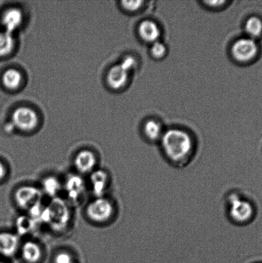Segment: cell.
I'll use <instances>...</instances> for the list:
<instances>
[{
	"label": "cell",
	"instance_id": "obj_1",
	"mask_svg": "<svg viewBox=\"0 0 262 263\" xmlns=\"http://www.w3.org/2000/svg\"><path fill=\"white\" fill-rule=\"evenodd\" d=\"M160 140L164 153L172 163L181 165L189 161L194 144L191 137L186 132L169 130L163 134Z\"/></svg>",
	"mask_w": 262,
	"mask_h": 263
},
{
	"label": "cell",
	"instance_id": "obj_2",
	"mask_svg": "<svg viewBox=\"0 0 262 263\" xmlns=\"http://www.w3.org/2000/svg\"><path fill=\"white\" fill-rule=\"evenodd\" d=\"M71 217L70 209L67 202L57 197L52 198L45 206L40 223L50 226L53 230L61 231L68 227Z\"/></svg>",
	"mask_w": 262,
	"mask_h": 263
},
{
	"label": "cell",
	"instance_id": "obj_3",
	"mask_svg": "<svg viewBox=\"0 0 262 263\" xmlns=\"http://www.w3.org/2000/svg\"><path fill=\"white\" fill-rule=\"evenodd\" d=\"M114 213V203L106 196L95 198L86 208L87 218L94 223H106L111 220Z\"/></svg>",
	"mask_w": 262,
	"mask_h": 263
},
{
	"label": "cell",
	"instance_id": "obj_4",
	"mask_svg": "<svg viewBox=\"0 0 262 263\" xmlns=\"http://www.w3.org/2000/svg\"><path fill=\"white\" fill-rule=\"evenodd\" d=\"M229 216L233 221L237 223H246L252 220L255 210L249 201L241 198L236 193L228 197Z\"/></svg>",
	"mask_w": 262,
	"mask_h": 263
},
{
	"label": "cell",
	"instance_id": "obj_5",
	"mask_svg": "<svg viewBox=\"0 0 262 263\" xmlns=\"http://www.w3.org/2000/svg\"><path fill=\"white\" fill-rule=\"evenodd\" d=\"M43 195L41 188L32 185H22L15 190V204L22 210L28 211L35 203L41 201Z\"/></svg>",
	"mask_w": 262,
	"mask_h": 263
},
{
	"label": "cell",
	"instance_id": "obj_6",
	"mask_svg": "<svg viewBox=\"0 0 262 263\" xmlns=\"http://www.w3.org/2000/svg\"><path fill=\"white\" fill-rule=\"evenodd\" d=\"M257 53V44L251 38L240 39L232 46V54L233 58L240 63H248L253 60Z\"/></svg>",
	"mask_w": 262,
	"mask_h": 263
},
{
	"label": "cell",
	"instance_id": "obj_7",
	"mask_svg": "<svg viewBox=\"0 0 262 263\" xmlns=\"http://www.w3.org/2000/svg\"><path fill=\"white\" fill-rule=\"evenodd\" d=\"M63 191L67 199L74 203H78L86 193V182L81 175H69L63 183Z\"/></svg>",
	"mask_w": 262,
	"mask_h": 263
},
{
	"label": "cell",
	"instance_id": "obj_8",
	"mask_svg": "<svg viewBox=\"0 0 262 263\" xmlns=\"http://www.w3.org/2000/svg\"><path fill=\"white\" fill-rule=\"evenodd\" d=\"M37 113L29 107H22L14 110L12 116V123L15 127L23 131H30L37 127Z\"/></svg>",
	"mask_w": 262,
	"mask_h": 263
},
{
	"label": "cell",
	"instance_id": "obj_9",
	"mask_svg": "<svg viewBox=\"0 0 262 263\" xmlns=\"http://www.w3.org/2000/svg\"><path fill=\"white\" fill-rule=\"evenodd\" d=\"M74 166L79 175L91 174L96 169V155L89 149H82L78 152L74 159Z\"/></svg>",
	"mask_w": 262,
	"mask_h": 263
},
{
	"label": "cell",
	"instance_id": "obj_10",
	"mask_svg": "<svg viewBox=\"0 0 262 263\" xmlns=\"http://www.w3.org/2000/svg\"><path fill=\"white\" fill-rule=\"evenodd\" d=\"M89 184L94 197H104L109 185V176L104 170L96 169L90 174Z\"/></svg>",
	"mask_w": 262,
	"mask_h": 263
},
{
	"label": "cell",
	"instance_id": "obj_11",
	"mask_svg": "<svg viewBox=\"0 0 262 263\" xmlns=\"http://www.w3.org/2000/svg\"><path fill=\"white\" fill-rule=\"evenodd\" d=\"M21 247L19 236L10 232L0 233V254L6 257L15 256Z\"/></svg>",
	"mask_w": 262,
	"mask_h": 263
},
{
	"label": "cell",
	"instance_id": "obj_12",
	"mask_svg": "<svg viewBox=\"0 0 262 263\" xmlns=\"http://www.w3.org/2000/svg\"><path fill=\"white\" fill-rule=\"evenodd\" d=\"M21 257L27 263H38L42 259L43 250L37 241L29 239L21 244Z\"/></svg>",
	"mask_w": 262,
	"mask_h": 263
},
{
	"label": "cell",
	"instance_id": "obj_13",
	"mask_svg": "<svg viewBox=\"0 0 262 263\" xmlns=\"http://www.w3.org/2000/svg\"><path fill=\"white\" fill-rule=\"evenodd\" d=\"M23 14L17 8H10L3 14L2 23L5 28V31L12 33L22 25Z\"/></svg>",
	"mask_w": 262,
	"mask_h": 263
},
{
	"label": "cell",
	"instance_id": "obj_14",
	"mask_svg": "<svg viewBox=\"0 0 262 263\" xmlns=\"http://www.w3.org/2000/svg\"><path fill=\"white\" fill-rule=\"evenodd\" d=\"M128 73L120 64L110 68L107 76V82L111 88L119 89L124 87L128 79Z\"/></svg>",
	"mask_w": 262,
	"mask_h": 263
},
{
	"label": "cell",
	"instance_id": "obj_15",
	"mask_svg": "<svg viewBox=\"0 0 262 263\" xmlns=\"http://www.w3.org/2000/svg\"><path fill=\"white\" fill-rule=\"evenodd\" d=\"M138 33L140 37L146 42L155 43L160 37V30L155 23L146 20L140 23Z\"/></svg>",
	"mask_w": 262,
	"mask_h": 263
},
{
	"label": "cell",
	"instance_id": "obj_16",
	"mask_svg": "<svg viewBox=\"0 0 262 263\" xmlns=\"http://www.w3.org/2000/svg\"><path fill=\"white\" fill-rule=\"evenodd\" d=\"M41 190L43 194L45 193L51 198H57L63 190V184L58 178L48 176L43 179Z\"/></svg>",
	"mask_w": 262,
	"mask_h": 263
},
{
	"label": "cell",
	"instance_id": "obj_17",
	"mask_svg": "<svg viewBox=\"0 0 262 263\" xmlns=\"http://www.w3.org/2000/svg\"><path fill=\"white\" fill-rule=\"evenodd\" d=\"M22 76L19 71L15 69H9L4 72L2 82L8 89H15L22 84Z\"/></svg>",
	"mask_w": 262,
	"mask_h": 263
},
{
	"label": "cell",
	"instance_id": "obj_18",
	"mask_svg": "<svg viewBox=\"0 0 262 263\" xmlns=\"http://www.w3.org/2000/svg\"><path fill=\"white\" fill-rule=\"evenodd\" d=\"M145 136L150 141H156L161 139L163 136V127L158 122L155 120H149L145 125Z\"/></svg>",
	"mask_w": 262,
	"mask_h": 263
},
{
	"label": "cell",
	"instance_id": "obj_19",
	"mask_svg": "<svg viewBox=\"0 0 262 263\" xmlns=\"http://www.w3.org/2000/svg\"><path fill=\"white\" fill-rule=\"evenodd\" d=\"M14 38L12 33L6 32H0V57L9 55L14 47Z\"/></svg>",
	"mask_w": 262,
	"mask_h": 263
},
{
	"label": "cell",
	"instance_id": "obj_20",
	"mask_svg": "<svg viewBox=\"0 0 262 263\" xmlns=\"http://www.w3.org/2000/svg\"><path fill=\"white\" fill-rule=\"evenodd\" d=\"M245 31L250 38L259 37L262 33V22L258 17L249 18L245 25Z\"/></svg>",
	"mask_w": 262,
	"mask_h": 263
},
{
	"label": "cell",
	"instance_id": "obj_21",
	"mask_svg": "<svg viewBox=\"0 0 262 263\" xmlns=\"http://www.w3.org/2000/svg\"><path fill=\"white\" fill-rule=\"evenodd\" d=\"M17 233L19 235H24L30 233L34 229L36 223L29 216H23L16 221Z\"/></svg>",
	"mask_w": 262,
	"mask_h": 263
},
{
	"label": "cell",
	"instance_id": "obj_22",
	"mask_svg": "<svg viewBox=\"0 0 262 263\" xmlns=\"http://www.w3.org/2000/svg\"><path fill=\"white\" fill-rule=\"evenodd\" d=\"M166 47L163 43L156 41L153 43L152 47L151 48V52L154 58H163L166 53Z\"/></svg>",
	"mask_w": 262,
	"mask_h": 263
},
{
	"label": "cell",
	"instance_id": "obj_23",
	"mask_svg": "<svg viewBox=\"0 0 262 263\" xmlns=\"http://www.w3.org/2000/svg\"><path fill=\"white\" fill-rule=\"evenodd\" d=\"M55 263H73V257L66 252H61L56 255L54 259Z\"/></svg>",
	"mask_w": 262,
	"mask_h": 263
},
{
	"label": "cell",
	"instance_id": "obj_24",
	"mask_svg": "<svg viewBox=\"0 0 262 263\" xmlns=\"http://www.w3.org/2000/svg\"><path fill=\"white\" fill-rule=\"evenodd\" d=\"M123 7L126 10L130 11H135V10L140 9L142 6L143 2L142 1H123L122 2Z\"/></svg>",
	"mask_w": 262,
	"mask_h": 263
},
{
	"label": "cell",
	"instance_id": "obj_25",
	"mask_svg": "<svg viewBox=\"0 0 262 263\" xmlns=\"http://www.w3.org/2000/svg\"><path fill=\"white\" fill-rule=\"evenodd\" d=\"M126 70L129 72L132 70V69L134 68L137 64L135 59L132 57L128 56L124 59V60L122 61V63L120 64Z\"/></svg>",
	"mask_w": 262,
	"mask_h": 263
},
{
	"label": "cell",
	"instance_id": "obj_26",
	"mask_svg": "<svg viewBox=\"0 0 262 263\" xmlns=\"http://www.w3.org/2000/svg\"><path fill=\"white\" fill-rule=\"evenodd\" d=\"M7 168L5 164L2 161H0V181L4 180L7 175Z\"/></svg>",
	"mask_w": 262,
	"mask_h": 263
},
{
	"label": "cell",
	"instance_id": "obj_27",
	"mask_svg": "<svg viewBox=\"0 0 262 263\" xmlns=\"http://www.w3.org/2000/svg\"><path fill=\"white\" fill-rule=\"evenodd\" d=\"M14 127V125H13L12 122L8 123L6 126H5V130L7 132H12Z\"/></svg>",
	"mask_w": 262,
	"mask_h": 263
},
{
	"label": "cell",
	"instance_id": "obj_28",
	"mask_svg": "<svg viewBox=\"0 0 262 263\" xmlns=\"http://www.w3.org/2000/svg\"><path fill=\"white\" fill-rule=\"evenodd\" d=\"M225 3V1H212V2H207L206 4H209L210 6H213L214 5V4H216L217 6H219V5H222L223 4H224Z\"/></svg>",
	"mask_w": 262,
	"mask_h": 263
},
{
	"label": "cell",
	"instance_id": "obj_29",
	"mask_svg": "<svg viewBox=\"0 0 262 263\" xmlns=\"http://www.w3.org/2000/svg\"><path fill=\"white\" fill-rule=\"evenodd\" d=\"M0 263H6V262H5L4 261H0Z\"/></svg>",
	"mask_w": 262,
	"mask_h": 263
}]
</instances>
